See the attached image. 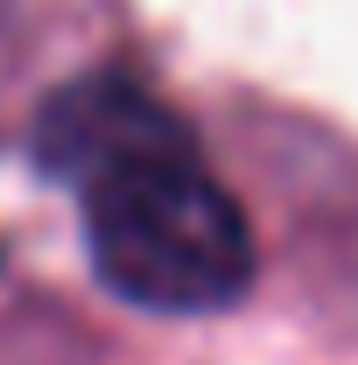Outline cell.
Masks as SVG:
<instances>
[{
  "mask_svg": "<svg viewBox=\"0 0 358 365\" xmlns=\"http://www.w3.org/2000/svg\"><path fill=\"white\" fill-rule=\"evenodd\" d=\"M43 155L78 176L98 274L140 309H225L253 281V225L176 113L134 85H78L43 120Z\"/></svg>",
  "mask_w": 358,
  "mask_h": 365,
  "instance_id": "cell-1",
  "label": "cell"
}]
</instances>
